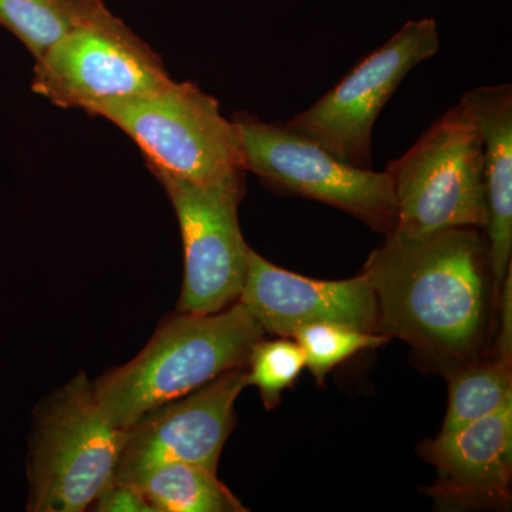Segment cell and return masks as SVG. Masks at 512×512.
Instances as JSON below:
<instances>
[{"mask_svg": "<svg viewBox=\"0 0 512 512\" xmlns=\"http://www.w3.org/2000/svg\"><path fill=\"white\" fill-rule=\"evenodd\" d=\"M363 272L379 309V333L409 343L448 372L480 359L497 298L490 245L480 228L423 238L384 235Z\"/></svg>", "mask_w": 512, "mask_h": 512, "instance_id": "6da1fadb", "label": "cell"}, {"mask_svg": "<svg viewBox=\"0 0 512 512\" xmlns=\"http://www.w3.org/2000/svg\"><path fill=\"white\" fill-rule=\"evenodd\" d=\"M264 329L241 302L215 313H187L168 320L127 365L93 383L104 416L127 430L158 406L187 396L247 365Z\"/></svg>", "mask_w": 512, "mask_h": 512, "instance_id": "7a4b0ae2", "label": "cell"}, {"mask_svg": "<svg viewBox=\"0 0 512 512\" xmlns=\"http://www.w3.org/2000/svg\"><path fill=\"white\" fill-rule=\"evenodd\" d=\"M386 174L397 202L394 232L402 237L487 227L483 140L463 101L390 161Z\"/></svg>", "mask_w": 512, "mask_h": 512, "instance_id": "3957f363", "label": "cell"}, {"mask_svg": "<svg viewBox=\"0 0 512 512\" xmlns=\"http://www.w3.org/2000/svg\"><path fill=\"white\" fill-rule=\"evenodd\" d=\"M126 439L127 431L104 416L93 383L79 373L37 409L29 510L86 511L113 478Z\"/></svg>", "mask_w": 512, "mask_h": 512, "instance_id": "277c9868", "label": "cell"}, {"mask_svg": "<svg viewBox=\"0 0 512 512\" xmlns=\"http://www.w3.org/2000/svg\"><path fill=\"white\" fill-rule=\"evenodd\" d=\"M96 116L140 147L154 175L204 183L245 170L237 123L225 119L220 103L195 83L171 80L148 96L106 104Z\"/></svg>", "mask_w": 512, "mask_h": 512, "instance_id": "5b68a950", "label": "cell"}, {"mask_svg": "<svg viewBox=\"0 0 512 512\" xmlns=\"http://www.w3.org/2000/svg\"><path fill=\"white\" fill-rule=\"evenodd\" d=\"M170 83L160 56L104 3L36 59L32 89L57 107L96 116L106 104Z\"/></svg>", "mask_w": 512, "mask_h": 512, "instance_id": "8992f818", "label": "cell"}, {"mask_svg": "<svg viewBox=\"0 0 512 512\" xmlns=\"http://www.w3.org/2000/svg\"><path fill=\"white\" fill-rule=\"evenodd\" d=\"M244 148V168L272 190L301 195L352 215L387 235L397 224V202L389 175L333 156L284 123L235 114Z\"/></svg>", "mask_w": 512, "mask_h": 512, "instance_id": "52a82bcc", "label": "cell"}, {"mask_svg": "<svg viewBox=\"0 0 512 512\" xmlns=\"http://www.w3.org/2000/svg\"><path fill=\"white\" fill-rule=\"evenodd\" d=\"M439 47L436 20H409L286 126L311 138L345 163L372 168L373 127L377 117L409 73L436 55Z\"/></svg>", "mask_w": 512, "mask_h": 512, "instance_id": "ba28073f", "label": "cell"}, {"mask_svg": "<svg viewBox=\"0 0 512 512\" xmlns=\"http://www.w3.org/2000/svg\"><path fill=\"white\" fill-rule=\"evenodd\" d=\"M167 191L184 245L180 311L215 313L238 301L248 271L249 247L239 227L247 171L234 170L204 183L156 175Z\"/></svg>", "mask_w": 512, "mask_h": 512, "instance_id": "9c48e42d", "label": "cell"}, {"mask_svg": "<svg viewBox=\"0 0 512 512\" xmlns=\"http://www.w3.org/2000/svg\"><path fill=\"white\" fill-rule=\"evenodd\" d=\"M247 386V369L235 367L187 396L158 406L128 427L113 478L128 481L158 464H195L217 473L234 409Z\"/></svg>", "mask_w": 512, "mask_h": 512, "instance_id": "30bf717a", "label": "cell"}, {"mask_svg": "<svg viewBox=\"0 0 512 512\" xmlns=\"http://www.w3.org/2000/svg\"><path fill=\"white\" fill-rule=\"evenodd\" d=\"M238 301L265 333L293 338L313 323H338L379 333V309L365 272L342 281H319L286 271L249 248Z\"/></svg>", "mask_w": 512, "mask_h": 512, "instance_id": "8fae6325", "label": "cell"}, {"mask_svg": "<svg viewBox=\"0 0 512 512\" xmlns=\"http://www.w3.org/2000/svg\"><path fill=\"white\" fill-rule=\"evenodd\" d=\"M434 466L427 494L447 507H505L511 501L512 403L417 448Z\"/></svg>", "mask_w": 512, "mask_h": 512, "instance_id": "7c38bea8", "label": "cell"}, {"mask_svg": "<svg viewBox=\"0 0 512 512\" xmlns=\"http://www.w3.org/2000/svg\"><path fill=\"white\" fill-rule=\"evenodd\" d=\"M483 140L491 269L498 301L512 272V86H481L461 97Z\"/></svg>", "mask_w": 512, "mask_h": 512, "instance_id": "4fadbf2b", "label": "cell"}, {"mask_svg": "<svg viewBox=\"0 0 512 512\" xmlns=\"http://www.w3.org/2000/svg\"><path fill=\"white\" fill-rule=\"evenodd\" d=\"M448 406L440 433H451L512 403V309H501L493 355L446 372Z\"/></svg>", "mask_w": 512, "mask_h": 512, "instance_id": "5bb4252c", "label": "cell"}, {"mask_svg": "<svg viewBox=\"0 0 512 512\" xmlns=\"http://www.w3.org/2000/svg\"><path fill=\"white\" fill-rule=\"evenodd\" d=\"M156 512H244L217 473L190 463L158 464L128 481Z\"/></svg>", "mask_w": 512, "mask_h": 512, "instance_id": "9a60e30c", "label": "cell"}, {"mask_svg": "<svg viewBox=\"0 0 512 512\" xmlns=\"http://www.w3.org/2000/svg\"><path fill=\"white\" fill-rule=\"evenodd\" d=\"M101 5L104 0H0V25L39 59Z\"/></svg>", "mask_w": 512, "mask_h": 512, "instance_id": "2e32d148", "label": "cell"}, {"mask_svg": "<svg viewBox=\"0 0 512 512\" xmlns=\"http://www.w3.org/2000/svg\"><path fill=\"white\" fill-rule=\"evenodd\" d=\"M305 359V369L316 382L322 384L335 367L342 365L356 353L376 349L389 340L380 333L338 325V323H313L293 335Z\"/></svg>", "mask_w": 512, "mask_h": 512, "instance_id": "e0dca14e", "label": "cell"}, {"mask_svg": "<svg viewBox=\"0 0 512 512\" xmlns=\"http://www.w3.org/2000/svg\"><path fill=\"white\" fill-rule=\"evenodd\" d=\"M247 386H255L266 409L281 403L282 393L292 386L305 369V359L296 340H259L249 353Z\"/></svg>", "mask_w": 512, "mask_h": 512, "instance_id": "ac0fdd59", "label": "cell"}, {"mask_svg": "<svg viewBox=\"0 0 512 512\" xmlns=\"http://www.w3.org/2000/svg\"><path fill=\"white\" fill-rule=\"evenodd\" d=\"M93 504L100 512H156L136 485L116 478L104 485Z\"/></svg>", "mask_w": 512, "mask_h": 512, "instance_id": "d6986e66", "label": "cell"}]
</instances>
